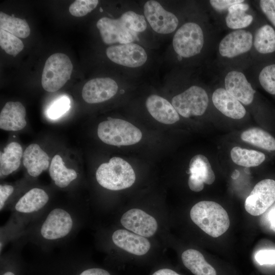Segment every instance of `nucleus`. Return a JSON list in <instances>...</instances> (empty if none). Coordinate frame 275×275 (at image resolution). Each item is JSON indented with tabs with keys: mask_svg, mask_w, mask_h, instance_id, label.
Segmentation results:
<instances>
[{
	"mask_svg": "<svg viewBox=\"0 0 275 275\" xmlns=\"http://www.w3.org/2000/svg\"><path fill=\"white\" fill-rule=\"evenodd\" d=\"M22 159L29 175L33 177L39 176L49 164L48 155L36 144H32L26 148Z\"/></svg>",
	"mask_w": 275,
	"mask_h": 275,
	"instance_id": "22",
	"label": "nucleus"
},
{
	"mask_svg": "<svg viewBox=\"0 0 275 275\" xmlns=\"http://www.w3.org/2000/svg\"><path fill=\"white\" fill-rule=\"evenodd\" d=\"M152 275H180L174 270L168 269L163 268L158 270L154 272Z\"/></svg>",
	"mask_w": 275,
	"mask_h": 275,
	"instance_id": "40",
	"label": "nucleus"
},
{
	"mask_svg": "<svg viewBox=\"0 0 275 275\" xmlns=\"http://www.w3.org/2000/svg\"><path fill=\"white\" fill-rule=\"evenodd\" d=\"M192 221L204 232L216 238L225 233L230 226V219L225 209L219 204L203 201L191 209Z\"/></svg>",
	"mask_w": 275,
	"mask_h": 275,
	"instance_id": "3",
	"label": "nucleus"
},
{
	"mask_svg": "<svg viewBox=\"0 0 275 275\" xmlns=\"http://www.w3.org/2000/svg\"><path fill=\"white\" fill-rule=\"evenodd\" d=\"M120 222L126 229L145 237L154 235L158 226L153 216L137 208L131 209L124 213Z\"/></svg>",
	"mask_w": 275,
	"mask_h": 275,
	"instance_id": "14",
	"label": "nucleus"
},
{
	"mask_svg": "<svg viewBox=\"0 0 275 275\" xmlns=\"http://www.w3.org/2000/svg\"><path fill=\"white\" fill-rule=\"evenodd\" d=\"M120 18L128 29L136 33L144 32L147 28L145 17L133 11H127Z\"/></svg>",
	"mask_w": 275,
	"mask_h": 275,
	"instance_id": "32",
	"label": "nucleus"
},
{
	"mask_svg": "<svg viewBox=\"0 0 275 275\" xmlns=\"http://www.w3.org/2000/svg\"><path fill=\"white\" fill-rule=\"evenodd\" d=\"M107 57L112 62L123 66L135 68L144 65L147 54L143 47L138 44L129 43L108 47Z\"/></svg>",
	"mask_w": 275,
	"mask_h": 275,
	"instance_id": "12",
	"label": "nucleus"
},
{
	"mask_svg": "<svg viewBox=\"0 0 275 275\" xmlns=\"http://www.w3.org/2000/svg\"><path fill=\"white\" fill-rule=\"evenodd\" d=\"M0 29L21 38L28 37L31 32L25 19L10 16L2 11L0 12Z\"/></svg>",
	"mask_w": 275,
	"mask_h": 275,
	"instance_id": "30",
	"label": "nucleus"
},
{
	"mask_svg": "<svg viewBox=\"0 0 275 275\" xmlns=\"http://www.w3.org/2000/svg\"><path fill=\"white\" fill-rule=\"evenodd\" d=\"M248 9L249 5L244 3L231 6L228 10L225 19L228 28L237 30L249 26L253 20V17L245 12Z\"/></svg>",
	"mask_w": 275,
	"mask_h": 275,
	"instance_id": "26",
	"label": "nucleus"
},
{
	"mask_svg": "<svg viewBox=\"0 0 275 275\" xmlns=\"http://www.w3.org/2000/svg\"><path fill=\"white\" fill-rule=\"evenodd\" d=\"M241 140L268 151H275V139L266 131L253 127L243 131L240 135Z\"/></svg>",
	"mask_w": 275,
	"mask_h": 275,
	"instance_id": "27",
	"label": "nucleus"
},
{
	"mask_svg": "<svg viewBox=\"0 0 275 275\" xmlns=\"http://www.w3.org/2000/svg\"><path fill=\"white\" fill-rule=\"evenodd\" d=\"M96 179L102 187L119 190L130 187L135 180V175L130 164L122 158L114 157L99 166Z\"/></svg>",
	"mask_w": 275,
	"mask_h": 275,
	"instance_id": "4",
	"label": "nucleus"
},
{
	"mask_svg": "<svg viewBox=\"0 0 275 275\" xmlns=\"http://www.w3.org/2000/svg\"><path fill=\"white\" fill-rule=\"evenodd\" d=\"M225 90L233 97L245 105L253 101L256 91L241 72L232 70L229 72L224 79Z\"/></svg>",
	"mask_w": 275,
	"mask_h": 275,
	"instance_id": "17",
	"label": "nucleus"
},
{
	"mask_svg": "<svg viewBox=\"0 0 275 275\" xmlns=\"http://www.w3.org/2000/svg\"><path fill=\"white\" fill-rule=\"evenodd\" d=\"M118 89V85L114 79L109 77L96 78L84 85L82 97L87 103H100L112 98Z\"/></svg>",
	"mask_w": 275,
	"mask_h": 275,
	"instance_id": "16",
	"label": "nucleus"
},
{
	"mask_svg": "<svg viewBox=\"0 0 275 275\" xmlns=\"http://www.w3.org/2000/svg\"><path fill=\"white\" fill-rule=\"evenodd\" d=\"M255 259L260 265L275 264V250H261L256 254Z\"/></svg>",
	"mask_w": 275,
	"mask_h": 275,
	"instance_id": "37",
	"label": "nucleus"
},
{
	"mask_svg": "<svg viewBox=\"0 0 275 275\" xmlns=\"http://www.w3.org/2000/svg\"><path fill=\"white\" fill-rule=\"evenodd\" d=\"M98 3L97 0H76L70 6L69 11L74 16H84L94 10Z\"/></svg>",
	"mask_w": 275,
	"mask_h": 275,
	"instance_id": "34",
	"label": "nucleus"
},
{
	"mask_svg": "<svg viewBox=\"0 0 275 275\" xmlns=\"http://www.w3.org/2000/svg\"><path fill=\"white\" fill-rule=\"evenodd\" d=\"M49 172L56 186L62 189L69 187L78 176L74 170L65 167L62 157L58 154L52 158Z\"/></svg>",
	"mask_w": 275,
	"mask_h": 275,
	"instance_id": "23",
	"label": "nucleus"
},
{
	"mask_svg": "<svg viewBox=\"0 0 275 275\" xmlns=\"http://www.w3.org/2000/svg\"><path fill=\"white\" fill-rule=\"evenodd\" d=\"M184 266L195 275H216L215 269L205 260L198 251L188 249L181 255Z\"/></svg>",
	"mask_w": 275,
	"mask_h": 275,
	"instance_id": "25",
	"label": "nucleus"
},
{
	"mask_svg": "<svg viewBox=\"0 0 275 275\" xmlns=\"http://www.w3.org/2000/svg\"><path fill=\"white\" fill-rule=\"evenodd\" d=\"M230 154L235 163L248 168L258 166L265 159V155L262 152L239 147H233Z\"/></svg>",
	"mask_w": 275,
	"mask_h": 275,
	"instance_id": "29",
	"label": "nucleus"
},
{
	"mask_svg": "<svg viewBox=\"0 0 275 275\" xmlns=\"http://www.w3.org/2000/svg\"><path fill=\"white\" fill-rule=\"evenodd\" d=\"M266 218L269 228L275 232V205L268 212Z\"/></svg>",
	"mask_w": 275,
	"mask_h": 275,
	"instance_id": "39",
	"label": "nucleus"
},
{
	"mask_svg": "<svg viewBox=\"0 0 275 275\" xmlns=\"http://www.w3.org/2000/svg\"><path fill=\"white\" fill-rule=\"evenodd\" d=\"M244 2L243 0H211L209 1L211 6L219 12L228 10L231 6Z\"/></svg>",
	"mask_w": 275,
	"mask_h": 275,
	"instance_id": "38",
	"label": "nucleus"
},
{
	"mask_svg": "<svg viewBox=\"0 0 275 275\" xmlns=\"http://www.w3.org/2000/svg\"><path fill=\"white\" fill-rule=\"evenodd\" d=\"M22 148L17 142H11L0 155L1 178L6 177L18 169L23 156Z\"/></svg>",
	"mask_w": 275,
	"mask_h": 275,
	"instance_id": "24",
	"label": "nucleus"
},
{
	"mask_svg": "<svg viewBox=\"0 0 275 275\" xmlns=\"http://www.w3.org/2000/svg\"><path fill=\"white\" fill-rule=\"evenodd\" d=\"M146 106L150 115L163 124H174L180 119L179 114L173 105L158 95H150L146 100Z\"/></svg>",
	"mask_w": 275,
	"mask_h": 275,
	"instance_id": "20",
	"label": "nucleus"
},
{
	"mask_svg": "<svg viewBox=\"0 0 275 275\" xmlns=\"http://www.w3.org/2000/svg\"><path fill=\"white\" fill-rule=\"evenodd\" d=\"M259 5L263 13L275 26V0H261Z\"/></svg>",
	"mask_w": 275,
	"mask_h": 275,
	"instance_id": "36",
	"label": "nucleus"
},
{
	"mask_svg": "<svg viewBox=\"0 0 275 275\" xmlns=\"http://www.w3.org/2000/svg\"><path fill=\"white\" fill-rule=\"evenodd\" d=\"M99 123L97 134L104 143L121 146L135 144L142 139L141 130L131 123L122 119L108 118Z\"/></svg>",
	"mask_w": 275,
	"mask_h": 275,
	"instance_id": "5",
	"label": "nucleus"
},
{
	"mask_svg": "<svg viewBox=\"0 0 275 275\" xmlns=\"http://www.w3.org/2000/svg\"><path fill=\"white\" fill-rule=\"evenodd\" d=\"M252 33L245 30H234L226 35L218 45L220 54L233 58L249 51L253 45Z\"/></svg>",
	"mask_w": 275,
	"mask_h": 275,
	"instance_id": "13",
	"label": "nucleus"
},
{
	"mask_svg": "<svg viewBox=\"0 0 275 275\" xmlns=\"http://www.w3.org/2000/svg\"><path fill=\"white\" fill-rule=\"evenodd\" d=\"M144 12L152 29L159 34L171 33L178 26L179 21L175 15L164 9L157 1H147L144 6Z\"/></svg>",
	"mask_w": 275,
	"mask_h": 275,
	"instance_id": "11",
	"label": "nucleus"
},
{
	"mask_svg": "<svg viewBox=\"0 0 275 275\" xmlns=\"http://www.w3.org/2000/svg\"><path fill=\"white\" fill-rule=\"evenodd\" d=\"M103 42L106 44L132 43L137 39L136 32L128 29L120 18L104 17L96 23Z\"/></svg>",
	"mask_w": 275,
	"mask_h": 275,
	"instance_id": "10",
	"label": "nucleus"
},
{
	"mask_svg": "<svg viewBox=\"0 0 275 275\" xmlns=\"http://www.w3.org/2000/svg\"><path fill=\"white\" fill-rule=\"evenodd\" d=\"M204 43V36L201 27L193 22H186L180 26L173 39L175 51L179 57L185 58L199 54Z\"/></svg>",
	"mask_w": 275,
	"mask_h": 275,
	"instance_id": "7",
	"label": "nucleus"
},
{
	"mask_svg": "<svg viewBox=\"0 0 275 275\" xmlns=\"http://www.w3.org/2000/svg\"><path fill=\"white\" fill-rule=\"evenodd\" d=\"M275 202V181L270 179L257 183L246 198L245 210L251 215L258 216L264 213Z\"/></svg>",
	"mask_w": 275,
	"mask_h": 275,
	"instance_id": "9",
	"label": "nucleus"
},
{
	"mask_svg": "<svg viewBox=\"0 0 275 275\" xmlns=\"http://www.w3.org/2000/svg\"><path fill=\"white\" fill-rule=\"evenodd\" d=\"M0 46L6 53L14 57L24 47L23 42L18 37L3 30H0Z\"/></svg>",
	"mask_w": 275,
	"mask_h": 275,
	"instance_id": "31",
	"label": "nucleus"
},
{
	"mask_svg": "<svg viewBox=\"0 0 275 275\" xmlns=\"http://www.w3.org/2000/svg\"><path fill=\"white\" fill-rule=\"evenodd\" d=\"M259 81L267 92L275 95V64L268 65L261 70Z\"/></svg>",
	"mask_w": 275,
	"mask_h": 275,
	"instance_id": "33",
	"label": "nucleus"
},
{
	"mask_svg": "<svg viewBox=\"0 0 275 275\" xmlns=\"http://www.w3.org/2000/svg\"><path fill=\"white\" fill-rule=\"evenodd\" d=\"M70 101L66 96H62L54 101L47 111V115L51 119H57L70 108Z\"/></svg>",
	"mask_w": 275,
	"mask_h": 275,
	"instance_id": "35",
	"label": "nucleus"
},
{
	"mask_svg": "<svg viewBox=\"0 0 275 275\" xmlns=\"http://www.w3.org/2000/svg\"><path fill=\"white\" fill-rule=\"evenodd\" d=\"M50 197L43 188L33 187L23 194L11 208L7 222L0 230V253L9 242L19 238L25 228L50 206Z\"/></svg>",
	"mask_w": 275,
	"mask_h": 275,
	"instance_id": "2",
	"label": "nucleus"
},
{
	"mask_svg": "<svg viewBox=\"0 0 275 275\" xmlns=\"http://www.w3.org/2000/svg\"><path fill=\"white\" fill-rule=\"evenodd\" d=\"M212 100L214 106L228 117L240 119L245 115L246 110L242 103L224 88L216 89L212 94Z\"/></svg>",
	"mask_w": 275,
	"mask_h": 275,
	"instance_id": "21",
	"label": "nucleus"
},
{
	"mask_svg": "<svg viewBox=\"0 0 275 275\" xmlns=\"http://www.w3.org/2000/svg\"><path fill=\"white\" fill-rule=\"evenodd\" d=\"M26 110L18 101H9L2 108L0 114V128L7 131H18L26 125Z\"/></svg>",
	"mask_w": 275,
	"mask_h": 275,
	"instance_id": "19",
	"label": "nucleus"
},
{
	"mask_svg": "<svg viewBox=\"0 0 275 275\" xmlns=\"http://www.w3.org/2000/svg\"><path fill=\"white\" fill-rule=\"evenodd\" d=\"M86 210L80 205H51L30 224L17 239L31 243L41 253L63 248L73 240L84 226ZM16 239V240H17Z\"/></svg>",
	"mask_w": 275,
	"mask_h": 275,
	"instance_id": "1",
	"label": "nucleus"
},
{
	"mask_svg": "<svg viewBox=\"0 0 275 275\" xmlns=\"http://www.w3.org/2000/svg\"><path fill=\"white\" fill-rule=\"evenodd\" d=\"M187 173L190 174L188 181L189 187L195 192L203 190L204 183L212 184L215 179L209 160L202 154H197L190 159Z\"/></svg>",
	"mask_w": 275,
	"mask_h": 275,
	"instance_id": "15",
	"label": "nucleus"
},
{
	"mask_svg": "<svg viewBox=\"0 0 275 275\" xmlns=\"http://www.w3.org/2000/svg\"><path fill=\"white\" fill-rule=\"evenodd\" d=\"M111 238L113 243L117 247L138 256L146 254L151 246L146 237L124 229L115 231Z\"/></svg>",
	"mask_w": 275,
	"mask_h": 275,
	"instance_id": "18",
	"label": "nucleus"
},
{
	"mask_svg": "<svg viewBox=\"0 0 275 275\" xmlns=\"http://www.w3.org/2000/svg\"><path fill=\"white\" fill-rule=\"evenodd\" d=\"M208 102L207 92L197 86L189 87L172 100V104L177 113L185 118L202 115L208 107Z\"/></svg>",
	"mask_w": 275,
	"mask_h": 275,
	"instance_id": "8",
	"label": "nucleus"
},
{
	"mask_svg": "<svg viewBox=\"0 0 275 275\" xmlns=\"http://www.w3.org/2000/svg\"><path fill=\"white\" fill-rule=\"evenodd\" d=\"M73 65L65 54L56 53L46 61L42 72L41 84L43 88L49 92L59 90L70 79Z\"/></svg>",
	"mask_w": 275,
	"mask_h": 275,
	"instance_id": "6",
	"label": "nucleus"
},
{
	"mask_svg": "<svg viewBox=\"0 0 275 275\" xmlns=\"http://www.w3.org/2000/svg\"><path fill=\"white\" fill-rule=\"evenodd\" d=\"M255 49L262 54L270 53L275 51V31L269 25H264L256 32L253 38Z\"/></svg>",
	"mask_w": 275,
	"mask_h": 275,
	"instance_id": "28",
	"label": "nucleus"
}]
</instances>
